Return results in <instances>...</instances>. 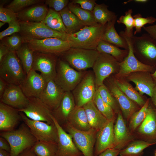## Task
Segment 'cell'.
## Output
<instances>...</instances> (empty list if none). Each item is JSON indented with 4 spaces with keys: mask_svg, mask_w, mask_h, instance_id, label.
Listing matches in <instances>:
<instances>
[{
    "mask_svg": "<svg viewBox=\"0 0 156 156\" xmlns=\"http://www.w3.org/2000/svg\"><path fill=\"white\" fill-rule=\"evenodd\" d=\"M106 25L85 26L77 32L69 34L67 41L71 48L96 50L102 40Z\"/></svg>",
    "mask_w": 156,
    "mask_h": 156,
    "instance_id": "obj_1",
    "label": "cell"
},
{
    "mask_svg": "<svg viewBox=\"0 0 156 156\" xmlns=\"http://www.w3.org/2000/svg\"><path fill=\"white\" fill-rule=\"evenodd\" d=\"M0 136L10 145V156H18L25 150L33 147L37 141L25 123L17 129L2 132Z\"/></svg>",
    "mask_w": 156,
    "mask_h": 156,
    "instance_id": "obj_2",
    "label": "cell"
},
{
    "mask_svg": "<svg viewBox=\"0 0 156 156\" xmlns=\"http://www.w3.org/2000/svg\"><path fill=\"white\" fill-rule=\"evenodd\" d=\"M26 75L16 52L10 51L0 62V77L8 84L20 86Z\"/></svg>",
    "mask_w": 156,
    "mask_h": 156,
    "instance_id": "obj_3",
    "label": "cell"
},
{
    "mask_svg": "<svg viewBox=\"0 0 156 156\" xmlns=\"http://www.w3.org/2000/svg\"><path fill=\"white\" fill-rule=\"evenodd\" d=\"M21 27L20 35L23 43L30 40L57 38L68 40V34L53 30L40 22H29L19 21Z\"/></svg>",
    "mask_w": 156,
    "mask_h": 156,
    "instance_id": "obj_4",
    "label": "cell"
},
{
    "mask_svg": "<svg viewBox=\"0 0 156 156\" xmlns=\"http://www.w3.org/2000/svg\"><path fill=\"white\" fill-rule=\"evenodd\" d=\"M99 54L96 50L71 48L59 57L75 70L85 71L92 68Z\"/></svg>",
    "mask_w": 156,
    "mask_h": 156,
    "instance_id": "obj_5",
    "label": "cell"
},
{
    "mask_svg": "<svg viewBox=\"0 0 156 156\" xmlns=\"http://www.w3.org/2000/svg\"><path fill=\"white\" fill-rule=\"evenodd\" d=\"M86 71H79L59 57L56 75L53 79L65 92H72L80 81Z\"/></svg>",
    "mask_w": 156,
    "mask_h": 156,
    "instance_id": "obj_6",
    "label": "cell"
},
{
    "mask_svg": "<svg viewBox=\"0 0 156 156\" xmlns=\"http://www.w3.org/2000/svg\"><path fill=\"white\" fill-rule=\"evenodd\" d=\"M119 35L126 40L128 46V53L123 60L119 63V69L116 75L115 78L125 77L129 74L138 72H152L154 70V66L144 64L138 60L134 53L131 38L127 37L123 31Z\"/></svg>",
    "mask_w": 156,
    "mask_h": 156,
    "instance_id": "obj_7",
    "label": "cell"
},
{
    "mask_svg": "<svg viewBox=\"0 0 156 156\" xmlns=\"http://www.w3.org/2000/svg\"><path fill=\"white\" fill-rule=\"evenodd\" d=\"M71 136L76 147L84 156H94V148L97 131L91 128L87 131L77 129L66 123L61 126Z\"/></svg>",
    "mask_w": 156,
    "mask_h": 156,
    "instance_id": "obj_8",
    "label": "cell"
},
{
    "mask_svg": "<svg viewBox=\"0 0 156 156\" xmlns=\"http://www.w3.org/2000/svg\"><path fill=\"white\" fill-rule=\"evenodd\" d=\"M119 63L111 55L99 53L92 68L96 89L104 85V81L119 69Z\"/></svg>",
    "mask_w": 156,
    "mask_h": 156,
    "instance_id": "obj_9",
    "label": "cell"
},
{
    "mask_svg": "<svg viewBox=\"0 0 156 156\" xmlns=\"http://www.w3.org/2000/svg\"><path fill=\"white\" fill-rule=\"evenodd\" d=\"M22 120L29 127L38 141L57 143V130L55 124L50 125L44 122L33 120L20 112Z\"/></svg>",
    "mask_w": 156,
    "mask_h": 156,
    "instance_id": "obj_10",
    "label": "cell"
},
{
    "mask_svg": "<svg viewBox=\"0 0 156 156\" xmlns=\"http://www.w3.org/2000/svg\"><path fill=\"white\" fill-rule=\"evenodd\" d=\"M96 90L93 71H86L80 81L71 92L76 106L83 107L92 100Z\"/></svg>",
    "mask_w": 156,
    "mask_h": 156,
    "instance_id": "obj_11",
    "label": "cell"
},
{
    "mask_svg": "<svg viewBox=\"0 0 156 156\" xmlns=\"http://www.w3.org/2000/svg\"><path fill=\"white\" fill-rule=\"evenodd\" d=\"M131 41L134 54L146 61V64L156 63V40L146 33L139 36L133 35Z\"/></svg>",
    "mask_w": 156,
    "mask_h": 156,
    "instance_id": "obj_12",
    "label": "cell"
},
{
    "mask_svg": "<svg viewBox=\"0 0 156 156\" xmlns=\"http://www.w3.org/2000/svg\"><path fill=\"white\" fill-rule=\"evenodd\" d=\"M25 43L34 52L52 54L58 57L71 48L68 41L57 38L33 39Z\"/></svg>",
    "mask_w": 156,
    "mask_h": 156,
    "instance_id": "obj_13",
    "label": "cell"
},
{
    "mask_svg": "<svg viewBox=\"0 0 156 156\" xmlns=\"http://www.w3.org/2000/svg\"><path fill=\"white\" fill-rule=\"evenodd\" d=\"M58 57L53 54L34 52L32 69L40 72L48 82L55 77Z\"/></svg>",
    "mask_w": 156,
    "mask_h": 156,
    "instance_id": "obj_14",
    "label": "cell"
},
{
    "mask_svg": "<svg viewBox=\"0 0 156 156\" xmlns=\"http://www.w3.org/2000/svg\"><path fill=\"white\" fill-rule=\"evenodd\" d=\"M29 103L25 108L18 110L33 120L54 123L52 111L38 98H29Z\"/></svg>",
    "mask_w": 156,
    "mask_h": 156,
    "instance_id": "obj_15",
    "label": "cell"
},
{
    "mask_svg": "<svg viewBox=\"0 0 156 156\" xmlns=\"http://www.w3.org/2000/svg\"><path fill=\"white\" fill-rule=\"evenodd\" d=\"M105 85L116 100L124 117L127 120L138 109L136 103L128 98L118 88L114 78H107Z\"/></svg>",
    "mask_w": 156,
    "mask_h": 156,
    "instance_id": "obj_16",
    "label": "cell"
},
{
    "mask_svg": "<svg viewBox=\"0 0 156 156\" xmlns=\"http://www.w3.org/2000/svg\"><path fill=\"white\" fill-rule=\"evenodd\" d=\"M115 119L109 120L97 131L94 148V156H97L106 150L115 146L114 125Z\"/></svg>",
    "mask_w": 156,
    "mask_h": 156,
    "instance_id": "obj_17",
    "label": "cell"
},
{
    "mask_svg": "<svg viewBox=\"0 0 156 156\" xmlns=\"http://www.w3.org/2000/svg\"><path fill=\"white\" fill-rule=\"evenodd\" d=\"M52 118L58 132L56 156H84L76 146L70 135L63 129L53 116Z\"/></svg>",
    "mask_w": 156,
    "mask_h": 156,
    "instance_id": "obj_18",
    "label": "cell"
},
{
    "mask_svg": "<svg viewBox=\"0 0 156 156\" xmlns=\"http://www.w3.org/2000/svg\"><path fill=\"white\" fill-rule=\"evenodd\" d=\"M0 102L18 110L28 105L29 100L20 86L8 84L1 96Z\"/></svg>",
    "mask_w": 156,
    "mask_h": 156,
    "instance_id": "obj_19",
    "label": "cell"
},
{
    "mask_svg": "<svg viewBox=\"0 0 156 156\" xmlns=\"http://www.w3.org/2000/svg\"><path fill=\"white\" fill-rule=\"evenodd\" d=\"M47 83L41 74L32 69L20 86L27 98H39Z\"/></svg>",
    "mask_w": 156,
    "mask_h": 156,
    "instance_id": "obj_20",
    "label": "cell"
},
{
    "mask_svg": "<svg viewBox=\"0 0 156 156\" xmlns=\"http://www.w3.org/2000/svg\"><path fill=\"white\" fill-rule=\"evenodd\" d=\"M64 92L53 79L49 81L38 98L53 111L57 108Z\"/></svg>",
    "mask_w": 156,
    "mask_h": 156,
    "instance_id": "obj_21",
    "label": "cell"
},
{
    "mask_svg": "<svg viewBox=\"0 0 156 156\" xmlns=\"http://www.w3.org/2000/svg\"><path fill=\"white\" fill-rule=\"evenodd\" d=\"M125 77L129 81L134 83L135 89L141 95L146 94L151 97L156 83L150 73L138 72L131 73Z\"/></svg>",
    "mask_w": 156,
    "mask_h": 156,
    "instance_id": "obj_22",
    "label": "cell"
},
{
    "mask_svg": "<svg viewBox=\"0 0 156 156\" xmlns=\"http://www.w3.org/2000/svg\"><path fill=\"white\" fill-rule=\"evenodd\" d=\"M21 117L18 110L0 102V130L2 132L12 131Z\"/></svg>",
    "mask_w": 156,
    "mask_h": 156,
    "instance_id": "obj_23",
    "label": "cell"
},
{
    "mask_svg": "<svg viewBox=\"0 0 156 156\" xmlns=\"http://www.w3.org/2000/svg\"><path fill=\"white\" fill-rule=\"evenodd\" d=\"M76 107L71 92H65L58 107L52 111L53 115L61 126L67 122L68 118Z\"/></svg>",
    "mask_w": 156,
    "mask_h": 156,
    "instance_id": "obj_24",
    "label": "cell"
},
{
    "mask_svg": "<svg viewBox=\"0 0 156 156\" xmlns=\"http://www.w3.org/2000/svg\"><path fill=\"white\" fill-rule=\"evenodd\" d=\"M137 133L147 141L156 144V110L149 106L146 116L138 128Z\"/></svg>",
    "mask_w": 156,
    "mask_h": 156,
    "instance_id": "obj_25",
    "label": "cell"
},
{
    "mask_svg": "<svg viewBox=\"0 0 156 156\" xmlns=\"http://www.w3.org/2000/svg\"><path fill=\"white\" fill-rule=\"evenodd\" d=\"M114 125L115 144L114 148L121 150L126 147L133 139L127 127L122 114L119 112Z\"/></svg>",
    "mask_w": 156,
    "mask_h": 156,
    "instance_id": "obj_26",
    "label": "cell"
},
{
    "mask_svg": "<svg viewBox=\"0 0 156 156\" xmlns=\"http://www.w3.org/2000/svg\"><path fill=\"white\" fill-rule=\"evenodd\" d=\"M49 9L44 5H34L27 8L17 14L20 21L40 22L44 20Z\"/></svg>",
    "mask_w": 156,
    "mask_h": 156,
    "instance_id": "obj_27",
    "label": "cell"
},
{
    "mask_svg": "<svg viewBox=\"0 0 156 156\" xmlns=\"http://www.w3.org/2000/svg\"><path fill=\"white\" fill-rule=\"evenodd\" d=\"M83 107L91 128L97 131L109 121L98 110L92 100L86 103Z\"/></svg>",
    "mask_w": 156,
    "mask_h": 156,
    "instance_id": "obj_28",
    "label": "cell"
},
{
    "mask_svg": "<svg viewBox=\"0 0 156 156\" xmlns=\"http://www.w3.org/2000/svg\"><path fill=\"white\" fill-rule=\"evenodd\" d=\"M116 19L117 17L106 24L102 40L118 47L128 50V45L126 40L117 33L115 28Z\"/></svg>",
    "mask_w": 156,
    "mask_h": 156,
    "instance_id": "obj_29",
    "label": "cell"
},
{
    "mask_svg": "<svg viewBox=\"0 0 156 156\" xmlns=\"http://www.w3.org/2000/svg\"><path fill=\"white\" fill-rule=\"evenodd\" d=\"M66 123L79 130L87 131L91 128L83 107L76 106L69 117Z\"/></svg>",
    "mask_w": 156,
    "mask_h": 156,
    "instance_id": "obj_30",
    "label": "cell"
},
{
    "mask_svg": "<svg viewBox=\"0 0 156 156\" xmlns=\"http://www.w3.org/2000/svg\"><path fill=\"white\" fill-rule=\"evenodd\" d=\"M59 12L64 24L69 34L77 32L86 26L68 6Z\"/></svg>",
    "mask_w": 156,
    "mask_h": 156,
    "instance_id": "obj_31",
    "label": "cell"
},
{
    "mask_svg": "<svg viewBox=\"0 0 156 156\" xmlns=\"http://www.w3.org/2000/svg\"><path fill=\"white\" fill-rule=\"evenodd\" d=\"M114 79L118 88L128 98L141 107L144 105L146 101L124 78H115Z\"/></svg>",
    "mask_w": 156,
    "mask_h": 156,
    "instance_id": "obj_32",
    "label": "cell"
},
{
    "mask_svg": "<svg viewBox=\"0 0 156 156\" xmlns=\"http://www.w3.org/2000/svg\"><path fill=\"white\" fill-rule=\"evenodd\" d=\"M41 22L53 30L69 34L64 24L60 12L53 9H49L46 16Z\"/></svg>",
    "mask_w": 156,
    "mask_h": 156,
    "instance_id": "obj_33",
    "label": "cell"
},
{
    "mask_svg": "<svg viewBox=\"0 0 156 156\" xmlns=\"http://www.w3.org/2000/svg\"><path fill=\"white\" fill-rule=\"evenodd\" d=\"M96 50L99 53L111 55L120 62L127 56L129 51L128 50L120 49L118 47L103 40L99 42Z\"/></svg>",
    "mask_w": 156,
    "mask_h": 156,
    "instance_id": "obj_34",
    "label": "cell"
},
{
    "mask_svg": "<svg viewBox=\"0 0 156 156\" xmlns=\"http://www.w3.org/2000/svg\"><path fill=\"white\" fill-rule=\"evenodd\" d=\"M155 144L146 140L132 141L120 151L119 155L120 156H141L145 148Z\"/></svg>",
    "mask_w": 156,
    "mask_h": 156,
    "instance_id": "obj_35",
    "label": "cell"
},
{
    "mask_svg": "<svg viewBox=\"0 0 156 156\" xmlns=\"http://www.w3.org/2000/svg\"><path fill=\"white\" fill-rule=\"evenodd\" d=\"M34 53L25 43H23L16 51L26 75L32 69Z\"/></svg>",
    "mask_w": 156,
    "mask_h": 156,
    "instance_id": "obj_36",
    "label": "cell"
},
{
    "mask_svg": "<svg viewBox=\"0 0 156 156\" xmlns=\"http://www.w3.org/2000/svg\"><path fill=\"white\" fill-rule=\"evenodd\" d=\"M108 7L104 3H96L95 5L92 12L98 23L105 25L117 17L114 12L108 9Z\"/></svg>",
    "mask_w": 156,
    "mask_h": 156,
    "instance_id": "obj_37",
    "label": "cell"
},
{
    "mask_svg": "<svg viewBox=\"0 0 156 156\" xmlns=\"http://www.w3.org/2000/svg\"><path fill=\"white\" fill-rule=\"evenodd\" d=\"M68 5L69 9L86 26H95L99 24L95 20L92 12L83 9L72 2L69 3Z\"/></svg>",
    "mask_w": 156,
    "mask_h": 156,
    "instance_id": "obj_38",
    "label": "cell"
},
{
    "mask_svg": "<svg viewBox=\"0 0 156 156\" xmlns=\"http://www.w3.org/2000/svg\"><path fill=\"white\" fill-rule=\"evenodd\" d=\"M32 148L36 156H56L57 144L37 141Z\"/></svg>",
    "mask_w": 156,
    "mask_h": 156,
    "instance_id": "obj_39",
    "label": "cell"
},
{
    "mask_svg": "<svg viewBox=\"0 0 156 156\" xmlns=\"http://www.w3.org/2000/svg\"><path fill=\"white\" fill-rule=\"evenodd\" d=\"M149 106V99H148L140 109L134 112L131 116L128 127L131 133L138 127L145 119Z\"/></svg>",
    "mask_w": 156,
    "mask_h": 156,
    "instance_id": "obj_40",
    "label": "cell"
},
{
    "mask_svg": "<svg viewBox=\"0 0 156 156\" xmlns=\"http://www.w3.org/2000/svg\"><path fill=\"white\" fill-rule=\"evenodd\" d=\"M92 100L98 110L108 120L115 119V113L111 107L103 101L97 90Z\"/></svg>",
    "mask_w": 156,
    "mask_h": 156,
    "instance_id": "obj_41",
    "label": "cell"
},
{
    "mask_svg": "<svg viewBox=\"0 0 156 156\" xmlns=\"http://www.w3.org/2000/svg\"><path fill=\"white\" fill-rule=\"evenodd\" d=\"M97 90L103 101L111 107L115 114L120 112V108L116 100L105 85L99 87Z\"/></svg>",
    "mask_w": 156,
    "mask_h": 156,
    "instance_id": "obj_42",
    "label": "cell"
},
{
    "mask_svg": "<svg viewBox=\"0 0 156 156\" xmlns=\"http://www.w3.org/2000/svg\"><path fill=\"white\" fill-rule=\"evenodd\" d=\"M133 11L129 9L127 11L125 15L121 16L117 22L118 24H122L126 28L124 32L127 37H131L133 36V28L134 27V19L132 15Z\"/></svg>",
    "mask_w": 156,
    "mask_h": 156,
    "instance_id": "obj_43",
    "label": "cell"
},
{
    "mask_svg": "<svg viewBox=\"0 0 156 156\" xmlns=\"http://www.w3.org/2000/svg\"><path fill=\"white\" fill-rule=\"evenodd\" d=\"M16 33L5 37L1 40L0 43L6 46L10 51L16 52L23 43L21 36Z\"/></svg>",
    "mask_w": 156,
    "mask_h": 156,
    "instance_id": "obj_44",
    "label": "cell"
},
{
    "mask_svg": "<svg viewBox=\"0 0 156 156\" xmlns=\"http://www.w3.org/2000/svg\"><path fill=\"white\" fill-rule=\"evenodd\" d=\"M41 0H13L6 8L15 13H18L28 7L40 3Z\"/></svg>",
    "mask_w": 156,
    "mask_h": 156,
    "instance_id": "obj_45",
    "label": "cell"
},
{
    "mask_svg": "<svg viewBox=\"0 0 156 156\" xmlns=\"http://www.w3.org/2000/svg\"><path fill=\"white\" fill-rule=\"evenodd\" d=\"M134 19V27L135 30L133 35H135L138 33L140 32L142 28L147 24H153L156 21V18L152 16L143 17L140 13L133 15Z\"/></svg>",
    "mask_w": 156,
    "mask_h": 156,
    "instance_id": "obj_46",
    "label": "cell"
},
{
    "mask_svg": "<svg viewBox=\"0 0 156 156\" xmlns=\"http://www.w3.org/2000/svg\"><path fill=\"white\" fill-rule=\"evenodd\" d=\"M17 14L11 10L0 5V20L8 24L17 19Z\"/></svg>",
    "mask_w": 156,
    "mask_h": 156,
    "instance_id": "obj_47",
    "label": "cell"
},
{
    "mask_svg": "<svg viewBox=\"0 0 156 156\" xmlns=\"http://www.w3.org/2000/svg\"><path fill=\"white\" fill-rule=\"evenodd\" d=\"M20 30L19 21L17 19L9 23L8 27L0 32V40L14 34L19 33Z\"/></svg>",
    "mask_w": 156,
    "mask_h": 156,
    "instance_id": "obj_48",
    "label": "cell"
},
{
    "mask_svg": "<svg viewBox=\"0 0 156 156\" xmlns=\"http://www.w3.org/2000/svg\"><path fill=\"white\" fill-rule=\"evenodd\" d=\"M46 4L55 11L60 12L65 8L68 4V0H46Z\"/></svg>",
    "mask_w": 156,
    "mask_h": 156,
    "instance_id": "obj_49",
    "label": "cell"
},
{
    "mask_svg": "<svg viewBox=\"0 0 156 156\" xmlns=\"http://www.w3.org/2000/svg\"><path fill=\"white\" fill-rule=\"evenodd\" d=\"M95 0H74L72 3L74 4H78L80 8L85 10L92 12L96 4Z\"/></svg>",
    "mask_w": 156,
    "mask_h": 156,
    "instance_id": "obj_50",
    "label": "cell"
},
{
    "mask_svg": "<svg viewBox=\"0 0 156 156\" xmlns=\"http://www.w3.org/2000/svg\"><path fill=\"white\" fill-rule=\"evenodd\" d=\"M121 150L112 148L107 149L97 156H117Z\"/></svg>",
    "mask_w": 156,
    "mask_h": 156,
    "instance_id": "obj_51",
    "label": "cell"
},
{
    "mask_svg": "<svg viewBox=\"0 0 156 156\" xmlns=\"http://www.w3.org/2000/svg\"><path fill=\"white\" fill-rule=\"evenodd\" d=\"M143 29L152 38L156 40V24L144 27Z\"/></svg>",
    "mask_w": 156,
    "mask_h": 156,
    "instance_id": "obj_52",
    "label": "cell"
},
{
    "mask_svg": "<svg viewBox=\"0 0 156 156\" xmlns=\"http://www.w3.org/2000/svg\"><path fill=\"white\" fill-rule=\"evenodd\" d=\"M0 149L5 150L10 153L11 148L8 142L3 138L0 137Z\"/></svg>",
    "mask_w": 156,
    "mask_h": 156,
    "instance_id": "obj_53",
    "label": "cell"
},
{
    "mask_svg": "<svg viewBox=\"0 0 156 156\" xmlns=\"http://www.w3.org/2000/svg\"><path fill=\"white\" fill-rule=\"evenodd\" d=\"M10 51L9 49L6 46L0 43V62L1 61L3 57Z\"/></svg>",
    "mask_w": 156,
    "mask_h": 156,
    "instance_id": "obj_54",
    "label": "cell"
},
{
    "mask_svg": "<svg viewBox=\"0 0 156 156\" xmlns=\"http://www.w3.org/2000/svg\"><path fill=\"white\" fill-rule=\"evenodd\" d=\"M8 84L5 81L0 77V97L3 93Z\"/></svg>",
    "mask_w": 156,
    "mask_h": 156,
    "instance_id": "obj_55",
    "label": "cell"
},
{
    "mask_svg": "<svg viewBox=\"0 0 156 156\" xmlns=\"http://www.w3.org/2000/svg\"><path fill=\"white\" fill-rule=\"evenodd\" d=\"M18 156H36L33 151L32 147L25 150Z\"/></svg>",
    "mask_w": 156,
    "mask_h": 156,
    "instance_id": "obj_56",
    "label": "cell"
},
{
    "mask_svg": "<svg viewBox=\"0 0 156 156\" xmlns=\"http://www.w3.org/2000/svg\"><path fill=\"white\" fill-rule=\"evenodd\" d=\"M151 101L156 110V86L155 88L151 97Z\"/></svg>",
    "mask_w": 156,
    "mask_h": 156,
    "instance_id": "obj_57",
    "label": "cell"
},
{
    "mask_svg": "<svg viewBox=\"0 0 156 156\" xmlns=\"http://www.w3.org/2000/svg\"><path fill=\"white\" fill-rule=\"evenodd\" d=\"M148 1L147 0H130L124 2L123 4H127L130 2H133L137 3H145L147 2Z\"/></svg>",
    "mask_w": 156,
    "mask_h": 156,
    "instance_id": "obj_58",
    "label": "cell"
},
{
    "mask_svg": "<svg viewBox=\"0 0 156 156\" xmlns=\"http://www.w3.org/2000/svg\"><path fill=\"white\" fill-rule=\"evenodd\" d=\"M0 156H10V153L5 150L0 149Z\"/></svg>",
    "mask_w": 156,
    "mask_h": 156,
    "instance_id": "obj_59",
    "label": "cell"
},
{
    "mask_svg": "<svg viewBox=\"0 0 156 156\" xmlns=\"http://www.w3.org/2000/svg\"><path fill=\"white\" fill-rule=\"evenodd\" d=\"M151 75L152 78L156 83V69L153 73H151Z\"/></svg>",
    "mask_w": 156,
    "mask_h": 156,
    "instance_id": "obj_60",
    "label": "cell"
},
{
    "mask_svg": "<svg viewBox=\"0 0 156 156\" xmlns=\"http://www.w3.org/2000/svg\"><path fill=\"white\" fill-rule=\"evenodd\" d=\"M8 0H0V5H1L3 6L5 4L7 3L8 2Z\"/></svg>",
    "mask_w": 156,
    "mask_h": 156,
    "instance_id": "obj_61",
    "label": "cell"
},
{
    "mask_svg": "<svg viewBox=\"0 0 156 156\" xmlns=\"http://www.w3.org/2000/svg\"><path fill=\"white\" fill-rule=\"evenodd\" d=\"M5 24V23L1 21L0 22V27H1L2 26H3Z\"/></svg>",
    "mask_w": 156,
    "mask_h": 156,
    "instance_id": "obj_62",
    "label": "cell"
},
{
    "mask_svg": "<svg viewBox=\"0 0 156 156\" xmlns=\"http://www.w3.org/2000/svg\"><path fill=\"white\" fill-rule=\"evenodd\" d=\"M155 156H156V151L155 153Z\"/></svg>",
    "mask_w": 156,
    "mask_h": 156,
    "instance_id": "obj_63",
    "label": "cell"
}]
</instances>
